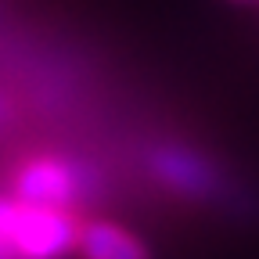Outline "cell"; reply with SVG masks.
I'll list each match as a JSON object with an SVG mask.
<instances>
[{
  "label": "cell",
  "instance_id": "2",
  "mask_svg": "<svg viewBox=\"0 0 259 259\" xmlns=\"http://www.w3.org/2000/svg\"><path fill=\"white\" fill-rule=\"evenodd\" d=\"M101 191L97 177L65 155H40L29 158L15 173V198L32 205H51V209H69L83 198H94Z\"/></svg>",
  "mask_w": 259,
  "mask_h": 259
},
{
  "label": "cell",
  "instance_id": "3",
  "mask_svg": "<svg viewBox=\"0 0 259 259\" xmlns=\"http://www.w3.org/2000/svg\"><path fill=\"white\" fill-rule=\"evenodd\" d=\"M148 173H151V180L169 187L173 194H184V198H216L223 191L220 169L209 166L198 151L177 148V144L151 148L148 151Z\"/></svg>",
  "mask_w": 259,
  "mask_h": 259
},
{
  "label": "cell",
  "instance_id": "1",
  "mask_svg": "<svg viewBox=\"0 0 259 259\" xmlns=\"http://www.w3.org/2000/svg\"><path fill=\"white\" fill-rule=\"evenodd\" d=\"M79 231L69 209L0 198V248L11 259H61L79 245Z\"/></svg>",
  "mask_w": 259,
  "mask_h": 259
},
{
  "label": "cell",
  "instance_id": "4",
  "mask_svg": "<svg viewBox=\"0 0 259 259\" xmlns=\"http://www.w3.org/2000/svg\"><path fill=\"white\" fill-rule=\"evenodd\" d=\"M79 255L83 259H151L148 245L112 220H90L79 231Z\"/></svg>",
  "mask_w": 259,
  "mask_h": 259
}]
</instances>
